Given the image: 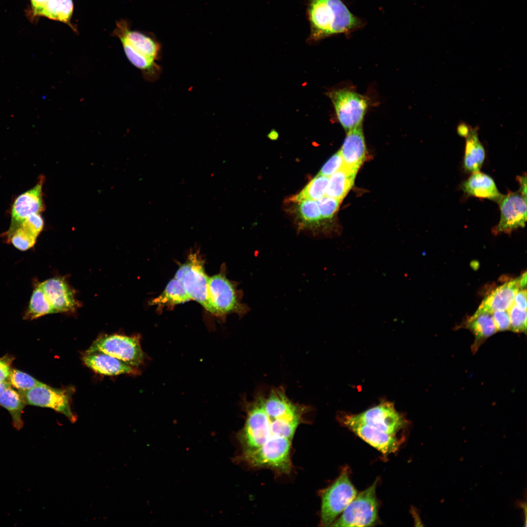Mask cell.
I'll list each match as a JSON object with an SVG mask.
<instances>
[{"mask_svg":"<svg viewBox=\"0 0 527 527\" xmlns=\"http://www.w3.org/2000/svg\"><path fill=\"white\" fill-rule=\"evenodd\" d=\"M343 424L384 456L396 452L406 422L393 403L383 402L361 413L341 418Z\"/></svg>","mask_w":527,"mask_h":527,"instance_id":"cell-1","label":"cell"},{"mask_svg":"<svg viewBox=\"0 0 527 527\" xmlns=\"http://www.w3.org/2000/svg\"><path fill=\"white\" fill-rule=\"evenodd\" d=\"M310 33L307 39L314 43L327 37L354 31L362 26L341 0H306Z\"/></svg>","mask_w":527,"mask_h":527,"instance_id":"cell-2","label":"cell"},{"mask_svg":"<svg viewBox=\"0 0 527 527\" xmlns=\"http://www.w3.org/2000/svg\"><path fill=\"white\" fill-rule=\"evenodd\" d=\"M115 33L121 41L127 59L141 71L143 78L149 82L157 81L162 73L157 63L161 55L159 42L151 35L130 30L125 22L117 23Z\"/></svg>","mask_w":527,"mask_h":527,"instance_id":"cell-3","label":"cell"},{"mask_svg":"<svg viewBox=\"0 0 527 527\" xmlns=\"http://www.w3.org/2000/svg\"><path fill=\"white\" fill-rule=\"evenodd\" d=\"M238 283L228 279L225 270L209 277L208 292L210 302L215 311V315L225 317L236 313L243 317L250 311V308L242 303L243 293L237 288Z\"/></svg>","mask_w":527,"mask_h":527,"instance_id":"cell-4","label":"cell"},{"mask_svg":"<svg viewBox=\"0 0 527 527\" xmlns=\"http://www.w3.org/2000/svg\"><path fill=\"white\" fill-rule=\"evenodd\" d=\"M291 440L285 438H272L257 449L242 452L237 460L252 467L268 468L281 474L288 473L291 469Z\"/></svg>","mask_w":527,"mask_h":527,"instance_id":"cell-5","label":"cell"},{"mask_svg":"<svg viewBox=\"0 0 527 527\" xmlns=\"http://www.w3.org/2000/svg\"><path fill=\"white\" fill-rule=\"evenodd\" d=\"M356 495L357 491L350 480L348 469L344 468L336 481L321 493L322 526H331Z\"/></svg>","mask_w":527,"mask_h":527,"instance_id":"cell-6","label":"cell"},{"mask_svg":"<svg viewBox=\"0 0 527 527\" xmlns=\"http://www.w3.org/2000/svg\"><path fill=\"white\" fill-rule=\"evenodd\" d=\"M95 352L107 354L137 368L144 364L146 357L142 349L138 335L101 336L94 342L86 353Z\"/></svg>","mask_w":527,"mask_h":527,"instance_id":"cell-7","label":"cell"},{"mask_svg":"<svg viewBox=\"0 0 527 527\" xmlns=\"http://www.w3.org/2000/svg\"><path fill=\"white\" fill-rule=\"evenodd\" d=\"M175 277L182 284L191 300L199 303L204 308L215 315L208 292L209 277L205 272L203 262L196 253L190 254L187 261L181 264Z\"/></svg>","mask_w":527,"mask_h":527,"instance_id":"cell-8","label":"cell"},{"mask_svg":"<svg viewBox=\"0 0 527 527\" xmlns=\"http://www.w3.org/2000/svg\"><path fill=\"white\" fill-rule=\"evenodd\" d=\"M378 480L360 493L349 504L333 527H370L378 520L379 504L376 496Z\"/></svg>","mask_w":527,"mask_h":527,"instance_id":"cell-9","label":"cell"},{"mask_svg":"<svg viewBox=\"0 0 527 527\" xmlns=\"http://www.w3.org/2000/svg\"><path fill=\"white\" fill-rule=\"evenodd\" d=\"M334 107L337 118L347 132L363 124L368 103L364 96L347 88L327 92Z\"/></svg>","mask_w":527,"mask_h":527,"instance_id":"cell-10","label":"cell"},{"mask_svg":"<svg viewBox=\"0 0 527 527\" xmlns=\"http://www.w3.org/2000/svg\"><path fill=\"white\" fill-rule=\"evenodd\" d=\"M26 404L51 408L76 421L70 405L71 393L66 389H58L42 383L25 391H19Z\"/></svg>","mask_w":527,"mask_h":527,"instance_id":"cell-11","label":"cell"},{"mask_svg":"<svg viewBox=\"0 0 527 527\" xmlns=\"http://www.w3.org/2000/svg\"><path fill=\"white\" fill-rule=\"evenodd\" d=\"M500 209L499 223L493 228L492 232L510 233L513 230L524 227L527 222V199L518 192L508 191L502 196L498 203Z\"/></svg>","mask_w":527,"mask_h":527,"instance_id":"cell-12","label":"cell"},{"mask_svg":"<svg viewBox=\"0 0 527 527\" xmlns=\"http://www.w3.org/2000/svg\"><path fill=\"white\" fill-rule=\"evenodd\" d=\"M43 180V178H41L34 187L21 194L15 200L11 209V224L5 234L6 237L28 217L40 213L44 210L42 190Z\"/></svg>","mask_w":527,"mask_h":527,"instance_id":"cell-13","label":"cell"},{"mask_svg":"<svg viewBox=\"0 0 527 527\" xmlns=\"http://www.w3.org/2000/svg\"><path fill=\"white\" fill-rule=\"evenodd\" d=\"M41 284L54 313L73 312L77 308L74 292L62 278H52Z\"/></svg>","mask_w":527,"mask_h":527,"instance_id":"cell-14","label":"cell"},{"mask_svg":"<svg viewBox=\"0 0 527 527\" xmlns=\"http://www.w3.org/2000/svg\"><path fill=\"white\" fill-rule=\"evenodd\" d=\"M521 289L519 277L497 287L482 302L475 312L476 316L485 313L491 314L499 310H508L513 303L515 296Z\"/></svg>","mask_w":527,"mask_h":527,"instance_id":"cell-15","label":"cell"},{"mask_svg":"<svg viewBox=\"0 0 527 527\" xmlns=\"http://www.w3.org/2000/svg\"><path fill=\"white\" fill-rule=\"evenodd\" d=\"M339 151L344 167L357 172L365 161L366 153L363 124L346 132Z\"/></svg>","mask_w":527,"mask_h":527,"instance_id":"cell-16","label":"cell"},{"mask_svg":"<svg viewBox=\"0 0 527 527\" xmlns=\"http://www.w3.org/2000/svg\"><path fill=\"white\" fill-rule=\"evenodd\" d=\"M83 361L94 371L104 375H137L140 372L137 368L102 352L86 353L83 357Z\"/></svg>","mask_w":527,"mask_h":527,"instance_id":"cell-17","label":"cell"},{"mask_svg":"<svg viewBox=\"0 0 527 527\" xmlns=\"http://www.w3.org/2000/svg\"><path fill=\"white\" fill-rule=\"evenodd\" d=\"M461 188L468 196L489 199L497 203L503 196L492 178L480 171L471 173L462 184Z\"/></svg>","mask_w":527,"mask_h":527,"instance_id":"cell-18","label":"cell"},{"mask_svg":"<svg viewBox=\"0 0 527 527\" xmlns=\"http://www.w3.org/2000/svg\"><path fill=\"white\" fill-rule=\"evenodd\" d=\"M462 325V327L469 330L474 337L471 346L473 354L476 353L485 341L497 332L491 314L471 316Z\"/></svg>","mask_w":527,"mask_h":527,"instance_id":"cell-19","label":"cell"},{"mask_svg":"<svg viewBox=\"0 0 527 527\" xmlns=\"http://www.w3.org/2000/svg\"><path fill=\"white\" fill-rule=\"evenodd\" d=\"M485 158V148L479 140L478 129L470 128L466 137L463 165L465 170L472 173L479 171Z\"/></svg>","mask_w":527,"mask_h":527,"instance_id":"cell-20","label":"cell"},{"mask_svg":"<svg viewBox=\"0 0 527 527\" xmlns=\"http://www.w3.org/2000/svg\"><path fill=\"white\" fill-rule=\"evenodd\" d=\"M356 173L345 167L333 173L329 177L325 196L342 201L353 186Z\"/></svg>","mask_w":527,"mask_h":527,"instance_id":"cell-21","label":"cell"},{"mask_svg":"<svg viewBox=\"0 0 527 527\" xmlns=\"http://www.w3.org/2000/svg\"><path fill=\"white\" fill-rule=\"evenodd\" d=\"M11 386L0 394V405L8 410L12 417L13 426L20 430L23 426L21 415L26 403L20 393Z\"/></svg>","mask_w":527,"mask_h":527,"instance_id":"cell-22","label":"cell"},{"mask_svg":"<svg viewBox=\"0 0 527 527\" xmlns=\"http://www.w3.org/2000/svg\"><path fill=\"white\" fill-rule=\"evenodd\" d=\"M191 300L181 282L174 277L169 282L162 294L153 302L159 306H173Z\"/></svg>","mask_w":527,"mask_h":527,"instance_id":"cell-23","label":"cell"},{"mask_svg":"<svg viewBox=\"0 0 527 527\" xmlns=\"http://www.w3.org/2000/svg\"><path fill=\"white\" fill-rule=\"evenodd\" d=\"M51 313H54L53 309L40 283L33 291L24 319L33 320Z\"/></svg>","mask_w":527,"mask_h":527,"instance_id":"cell-24","label":"cell"},{"mask_svg":"<svg viewBox=\"0 0 527 527\" xmlns=\"http://www.w3.org/2000/svg\"><path fill=\"white\" fill-rule=\"evenodd\" d=\"M73 11L72 0H48L40 16L71 25Z\"/></svg>","mask_w":527,"mask_h":527,"instance_id":"cell-25","label":"cell"},{"mask_svg":"<svg viewBox=\"0 0 527 527\" xmlns=\"http://www.w3.org/2000/svg\"><path fill=\"white\" fill-rule=\"evenodd\" d=\"M328 182L329 177L318 174L290 200L294 202L306 200L317 201L325 196Z\"/></svg>","mask_w":527,"mask_h":527,"instance_id":"cell-26","label":"cell"},{"mask_svg":"<svg viewBox=\"0 0 527 527\" xmlns=\"http://www.w3.org/2000/svg\"><path fill=\"white\" fill-rule=\"evenodd\" d=\"M37 236L29 228L23 223L6 237L8 242L19 250L26 251L33 247L36 243Z\"/></svg>","mask_w":527,"mask_h":527,"instance_id":"cell-27","label":"cell"},{"mask_svg":"<svg viewBox=\"0 0 527 527\" xmlns=\"http://www.w3.org/2000/svg\"><path fill=\"white\" fill-rule=\"evenodd\" d=\"M299 203V214L304 223L313 225L321 219L317 201L306 200Z\"/></svg>","mask_w":527,"mask_h":527,"instance_id":"cell-28","label":"cell"},{"mask_svg":"<svg viewBox=\"0 0 527 527\" xmlns=\"http://www.w3.org/2000/svg\"><path fill=\"white\" fill-rule=\"evenodd\" d=\"M9 383L11 386L18 389L19 391H25L40 384L41 382L27 373L17 369H12L9 378Z\"/></svg>","mask_w":527,"mask_h":527,"instance_id":"cell-29","label":"cell"},{"mask_svg":"<svg viewBox=\"0 0 527 527\" xmlns=\"http://www.w3.org/2000/svg\"><path fill=\"white\" fill-rule=\"evenodd\" d=\"M510 321L509 330L516 333H527V310H522L513 303L507 310Z\"/></svg>","mask_w":527,"mask_h":527,"instance_id":"cell-30","label":"cell"},{"mask_svg":"<svg viewBox=\"0 0 527 527\" xmlns=\"http://www.w3.org/2000/svg\"><path fill=\"white\" fill-rule=\"evenodd\" d=\"M317 202L321 219H329L333 217L338 210L341 201L325 196L317 200Z\"/></svg>","mask_w":527,"mask_h":527,"instance_id":"cell-31","label":"cell"},{"mask_svg":"<svg viewBox=\"0 0 527 527\" xmlns=\"http://www.w3.org/2000/svg\"><path fill=\"white\" fill-rule=\"evenodd\" d=\"M344 167V161L339 150L324 164L318 174L330 177Z\"/></svg>","mask_w":527,"mask_h":527,"instance_id":"cell-32","label":"cell"},{"mask_svg":"<svg viewBox=\"0 0 527 527\" xmlns=\"http://www.w3.org/2000/svg\"><path fill=\"white\" fill-rule=\"evenodd\" d=\"M491 316L497 332L509 330L510 321L507 310L495 311L491 313Z\"/></svg>","mask_w":527,"mask_h":527,"instance_id":"cell-33","label":"cell"},{"mask_svg":"<svg viewBox=\"0 0 527 527\" xmlns=\"http://www.w3.org/2000/svg\"><path fill=\"white\" fill-rule=\"evenodd\" d=\"M22 223L28 227L38 236L42 230L44 226L43 219L40 213L29 216Z\"/></svg>","mask_w":527,"mask_h":527,"instance_id":"cell-34","label":"cell"},{"mask_svg":"<svg viewBox=\"0 0 527 527\" xmlns=\"http://www.w3.org/2000/svg\"><path fill=\"white\" fill-rule=\"evenodd\" d=\"M12 359L8 357L0 358V383L9 382V378L12 370L11 364Z\"/></svg>","mask_w":527,"mask_h":527,"instance_id":"cell-35","label":"cell"},{"mask_svg":"<svg viewBox=\"0 0 527 527\" xmlns=\"http://www.w3.org/2000/svg\"><path fill=\"white\" fill-rule=\"evenodd\" d=\"M513 303L521 309L527 310V290L526 289H522L518 291L515 296Z\"/></svg>","mask_w":527,"mask_h":527,"instance_id":"cell-36","label":"cell"},{"mask_svg":"<svg viewBox=\"0 0 527 527\" xmlns=\"http://www.w3.org/2000/svg\"><path fill=\"white\" fill-rule=\"evenodd\" d=\"M48 0H31L33 12L35 16H40Z\"/></svg>","mask_w":527,"mask_h":527,"instance_id":"cell-37","label":"cell"},{"mask_svg":"<svg viewBox=\"0 0 527 527\" xmlns=\"http://www.w3.org/2000/svg\"><path fill=\"white\" fill-rule=\"evenodd\" d=\"M517 180L518 181L520 188L519 192L521 195L527 199V176L525 174V175L518 176Z\"/></svg>","mask_w":527,"mask_h":527,"instance_id":"cell-38","label":"cell"},{"mask_svg":"<svg viewBox=\"0 0 527 527\" xmlns=\"http://www.w3.org/2000/svg\"><path fill=\"white\" fill-rule=\"evenodd\" d=\"M471 127L465 123L460 124L457 129L458 134L461 137H466L468 135Z\"/></svg>","mask_w":527,"mask_h":527,"instance_id":"cell-39","label":"cell"},{"mask_svg":"<svg viewBox=\"0 0 527 527\" xmlns=\"http://www.w3.org/2000/svg\"><path fill=\"white\" fill-rule=\"evenodd\" d=\"M11 385L9 382H4L0 383V394Z\"/></svg>","mask_w":527,"mask_h":527,"instance_id":"cell-40","label":"cell"},{"mask_svg":"<svg viewBox=\"0 0 527 527\" xmlns=\"http://www.w3.org/2000/svg\"><path fill=\"white\" fill-rule=\"evenodd\" d=\"M268 137L271 140H276L278 137V133L274 130H272L268 135Z\"/></svg>","mask_w":527,"mask_h":527,"instance_id":"cell-41","label":"cell"}]
</instances>
